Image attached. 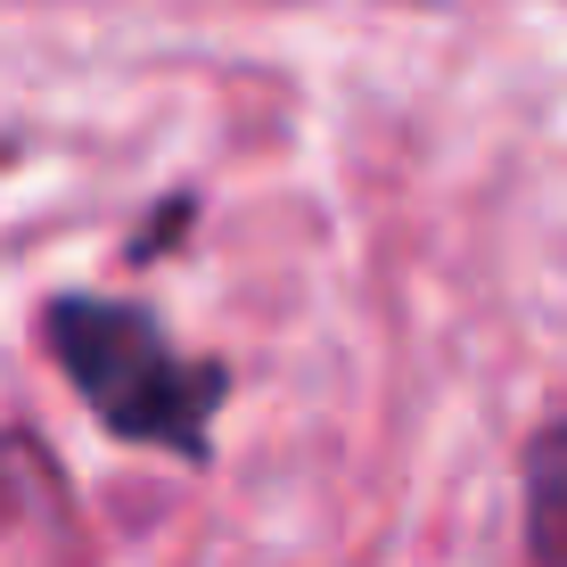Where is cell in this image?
<instances>
[{
    "label": "cell",
    "instance_id": "1",
    "mask_svg": "<svg viewBox=\"0 0 567 567\" xmlns=\"http://www.w3.org/2000/svg\"><path fill=\"white\" fill-rule=\"evenodd\" d=\"M42 346L74 379V395L91 403V420L107 436L173 453V461L214 453V412L230 403V362L182 354L148 305L91 297V288L50 297L42 305Z\"/></svg>",
    "mask_w": 567,
    "mask_h": 567
},
{
    "label": "cell",
    "instance_id": "2",
    "mask_svg": "<svg viewBox=\"0 0 567 567\" xmlns=\"http://www.w3.org/2000/svg\"><path fill=\"white\" fill-rule=\"evenodd\" d=\"M526 559L535 567H567V420L526 436Z\"/></svg>",
    "mask_w": 567,
    "mask_h": 567
},
{
    "label": "cell",
    "instance_id": "3",
    "mask_svg": "<svg viewBox=\"0 0 567 567\" xmlns=\"http://www.w3.org/2000/svg\"><path fill=\"white\" fill-rule=\"evenodd\" d=\"M182 230H198V198H189V189H173V198L124 239V264H165V247L182 239Z\"/></svg>",
    "mask_w": 567,
    "mask_h": 567
}]
</instances>
